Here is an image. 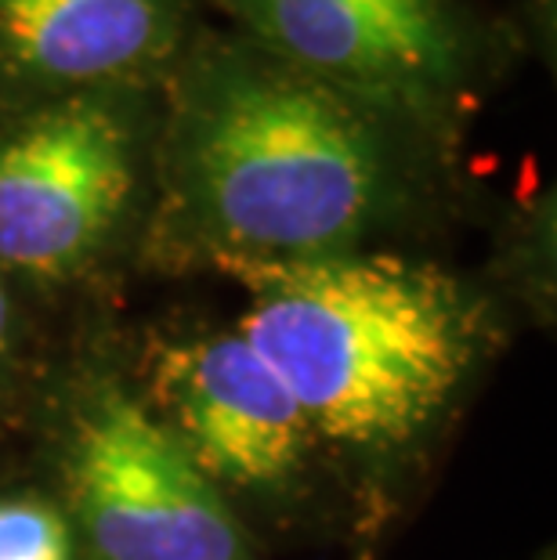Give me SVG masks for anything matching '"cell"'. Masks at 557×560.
I'll use <instances>...</instances> for the list:
<instances>
[{
  "label": "cell",
  "mask_w": 557,
  "mask_h": 560,
  "mask_svg": "<svg viewBox=\"0 0 557 560\" xmlns=\"http://www.w3.org/2000/svg\"><path fill=\"white\" fill-rule=\"evenodd\" d=\"M174 152L188 210L229 260L340 254L384 192L370 105L254 44L199 62Z\"/></svg>",
  "instance_id": "1"
},
{
  "label": "cell",
  "mask_w": 557,
  "mask_h": 560,
  "mask_svg": "<svg viewBox=\"0 0 557 560\" xmlns=\"http://www.w3.org/2000/svg\"><path fill=\"white\" fill-rule=\"evenodd\" d=\"M251 282L240 337L282 380L307 431L351 448L420 434L467 373L460 285L387 254L232 260Z\"/></svg>",
  "instance_id": "2"
},
{
  "label": "cell",
  "mask_w": 557,
  "mask_h": 560,
  "mask_svg": "<svg viewBox=\"0 0 557 560\" xmlns=\"http://www.w3.org/2000/svg\"><path fill=\"white\" fill-rule=\"evenodd\" d=\"M69 478L102 560H240L243 532L182 441L146 405L102 390L77 423Z\"/></svg>",
  "instance_id": "3"
},
{
  "label": "cell",
  "mask_w": 557,
  "mask_h": 560,
  "mask_svg": "<svg viewBox=\"0 0 557 560\" xmlns=\"http://www.w3.org/2000/svg\"><path fill=\"white\" fill-rule=\"evenodd\" d=\"M135 192L124 113L66 94L0 135V265L69 276L98 254Z\"/></svg>",
  "instance_id": "4"
},
{
  "label": "cell",
  "mask_w": 557,
  "mask_h": 560,
  "mask_svg": "<svg viewBox=\"0 0 557 560\" xmlns=\"http://www.w3.org/2000/svg\"><path fill=\"white\" fill-rule=\"evenodd\" d=\"M254 47L362 105L428 109L464 77L456 0H218Z\"/></svg>",
  "instance_id": "5"
},
{
  "label": "cell",
  "mask_w": 557,
  "mask_h": 560,
  "mask_svg": "<svg viewBox=\"0 0 557 560\" xmlns=\"http://www.w3.org/2000/svg\"><path fill=\"white\" fill-rule=\"evenodd\" d=\"M171 431L210 481L276 485L304 456V412L240 332L177 343L156 362Z\"/></svg>",
  "instance_id": "6"
},
{
  "label": "cell",
  "mask_w": 557,
  "mask_h": 560,
  "mask_svg": "<svg viewBox=\"0 0 557 560\" xmlns=\"http://www.w3.org/2000/svg\"><path fill=\"white\" fill-rule=\"evenodd\" d=\"M185 0H0V77L91 94L174 55Z\"/></svg>",
  "instance_id": "7"
},
{
  "label": "cell",
  "mask_w": 557,
  "mask_h": 560,
  "mask_svg": "<svg viewBox=\"0 0 557 560\" xmlns=\"http://www.w3.org/2000/svg\"><path fill=\"white\" fill-rule=\"evenodd\" d=\"M0 560H69L66 521L40 503H0Z\"/></svg>",
  "instance_id": "8"
},
{
  "label": "cell",
  "mask_w": 557,
  "mask_h": 560,
  "mask_svg": "<svg viewBox=\"0 0 557 560\" xmlns=\"http://www.w3.org/2000/svg\"><path fill=\"white\" fill-rule=\"evenodd\" d=\"M4 340H8V296L4 285H0V351H4Z\"/></svg>",
  "instance_id": "9"
}]
</instances>
